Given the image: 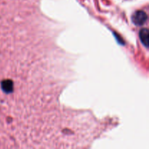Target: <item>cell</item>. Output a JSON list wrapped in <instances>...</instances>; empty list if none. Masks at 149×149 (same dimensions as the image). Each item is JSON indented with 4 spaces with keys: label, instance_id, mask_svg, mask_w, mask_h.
<instances>
[{
    "label": "cell",
    "instance_id": "6da1fadb",
    "mask_svg": "<svg viewBox=\"0 0 149 149\" xmlns=\"http://www.w3.org/2000/svg\"><path fill=\"white\" fill-rule=\"evenodd\" d=\"M132 22L137 26H143L148 20L147 14L144 11L139 10L135 12L132 17Z\"/></svg>",
    "mask_w": 149,
    "mask_h": 149
},
{
    "label": "cell",
    "instance_id": "7a4b0ae2",
    "mask_svg": "<svg viewBox=\"0 0 149 149\" xmlns=\"http://www.w3.org/2000/svg\"><path fill=\"white\" fill-rule=\"evenodd\" d=\"M140 39H141V42L146 46V47H148V39H149V32L148 29H141L140 31Z\"/></svg>",
    "mask_w": 149,
    "mask_h": 149
}]
</instances>
